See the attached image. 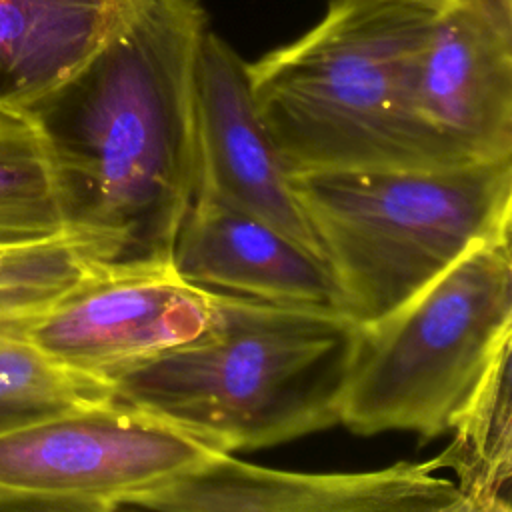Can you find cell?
<instances>
[{"instance_id": "6da1fadb", "label": "cell", "mask_w": 512, "mask_h": 512, "mask_svg": "<svg viewBox=\"0 0 512 512\" xmlns=\"http://www.w3.org/2000/svg\"><path fill=\"white\" fill-rule=\"evenodd\" d=\"M204 28L196 0H136L74 74L22 112L48 148L70 230L106 268L172 266L198 186L194 66Z\"/></svg>"}, {"instance_id": "7a4b0ae2", "label": "cell", "mask_w": 512, "mask_h": 512, "mask_svg": "<svg viewBox=\"0 0 512 512\" xmlns=\"http://www.w3.org/2000/svg\"><path fill=\"white\" fill-rule=\"evenodd\" d=\"M356 334L338 308L218 294L212 332L124 374L112 394L224 454L278 446L338 424Z\"/></svg>"}, {"instance_id": "3957f363", "label": "cell", "mask_w": 512, "mask_h": 512, "mask_svg": "<svg viewBox=\"0 0 512 512\" xmlns=\"http://www.w3.org/2000/svg\"><path fill=\"white\" fill-rule=\"evenodd\" d=\"M446 0H332L288 46L248 64L258 118L288 174L444 170L414 122L418 48Z\"/></svg>"}, {"instance_id": "277c9868", "label": "cell", "mask_w": 512, "mask_h": 512, "mask_svg": "<svg viewBox=\"0 0 512 512\" xmlns=\"http://www.w3.org/2000/svg\"><path fill=\"white\" fill-rule=\"evenodd\" d=\"M338 310L374 322L472 248L510 238L512 156L444 170L290 174Z\"/></svg>"}, {"instance_id": "5b68a950", "label": "cell", "mask_w": 512, "mask_h": 512, "mask_svg": "<svg viewBox=\"0 0 512 512\" xmlns=\"http://www.w3.org/2000/svg\"><path fill=\"white\" fill-rule=\"evenodd\" d=\"M512 346L510 238L480 244L390 314L358 324L342 390L350 432H410L422 444L452 430Z\"/></svg>"}, {"instance_id": "8992f818", "label": "cell", "mask_w": 512, "mask_h": 512, "mask_svg": "<svg viewBox=\"0 0 512 512\" xmlns=\"http://www.w3.org/2000/svg\"><path fill=\"white\" fill-rule=\"evenodd\" d=\"M218 294L192 286L174 268H102L68 292L34 304L0 306V338L114 384L146 362L212 332Z\"/></svg>"}, {"instance_id": "52a82bcc", "label": "cell", "mask_w": 512, "mask_h": 512, "mask_svg": "<svg viewBox=\"0 0 512 512\" xmlns=\"http://www.w3.org/2000/svg\"><path fill=\"white\" fill-rule=\"evenodd\" d=\"M218 454L224 452L112 398L0 436V494L124 506Z\"/></svg>"}, {"instance_id": "ba28073f", "label": "cell", "mask_w": 512, "mask_h": 512, "mask_svg": "<svg viewBox=\"0 0 512 512\" xmlns=\"http://www.w3.org/2000/svg\"><path fill=\"white\" fill-rule=\"evenodd\" d=\"M410 110L442 168L512 156V0H446L416 52Z\"/></svg>"}, {"instance_id": "9c48e42d", "label": "cell", "mask_w": 512, "mask_h": 512, "mask_svg": "<svg viewBox=\"0 0 512 512\" xmlns=\"http://www.w3.org/2000/svg\"><path fill=\"white\" fill-rule=\"evenodd\" d=\"M148 512H510L470 500L426 462L362 472H296L218 454L134 496Z\"/></svg>"}, {"instance_id": "30bf717a", "label": "cell", "mask_w": 512, "mask_h": 512, "mask_svg": "<svg viewBox=\"0 0 512 512\" xmlns=\"http://www.w3.org/2000/svg\"><path fill=\"white\" fill-rule=\"evenodd\" d=\"M194 98L196 194L266 222L324 262L320 244L290 188V174L258 118L248 64L208 26L196 50Z\"/></svg>"}, {"instance_id": "8fae6325", "label": "cell", "mask_w": 512, "mask_h": 512, "mask_svg": "<svg viewBox=\"0 0 512 512\" xmlns=\"http://www.w3.org/2000/svg\"><path fill=\"white\" fill-rule=\"evenodd\" d=\"M172 268L188 284L218 294L338 308L322 260L266 222L200 194L176 232Z\"/></svg>"}, {"instance_id": "7c38bea8", "label": "cell", "mask_w": 512, "mask_h": 512, "mask_svg": "<svg viewBox=\"0 0 512 512\" xmlns=\"http://www.w3.org/2000/svg\"><path fill=\"white\" fill-rule=\"evenodd\" d=\"M136 0H0V112L22 114L74 74Z\"/></svg>"}, {"instance_id": "4fadbf2b", "label": "cell", "mask_w": 512, "mask_h": 512, "mask_svg": "<svg viewBox=\"0 0 512 512\" xmlns=\"http://www.w3.org/2000/svg\"><path fill=\"white\" fill-rule=\"evenodd\" d=\"M510 396V350H506L456 418L450 444L428 460L436 472L452 470L456 486L478 504H508L512 474Z\"/></svg>"}, {"instance_id": "5bb4252c", "label": "cell", "mask_w": 512, "mask_h": 512, "mask_svg": "<svg viewBox=\"0 0 512 512\" xmlns=\"http://www.w3.org/2000/svg\"><path fill=\"white\" fill-rule=\"evenodd\" d=\"M70 232L48 148L22 114L0 112V244Z\"/></svg>"}, {"instance_id": "9a60e30c", "label": "cell", "mask_w": 512, "mask_h": 512, "mask_svg": "<svg viewBox=\"0 0 512 512\" xmlns=\"http://www.w3.org/2000/svg\"><path fill=\"white\" fill-rule=\"evenodd\" d=\"M112 398L110 384L74 372L24 342L0 338V436Z\"/></svg>"}, {"instance_id": "2e32d148", "label": "cell", "mask_w": 512, "mask_h": 512, "mask_svg": "<svg viewBox=\"0 0 512 512\" xmlns=\"http://www.w3.org/2000/svg\"><path fill=\"white\" fill-rule=\"evenodd\" d=\"M106 268L80 232L0 244V306L34 304L68 292Z\"/></svg>"}, {"instance_id": "e0dca14e", "label": "cell", "mask_w": 512, "mask_h": 512, "mask_svg": "<svg viewBox=\"0 0 512 512\" xmlns=\"http://www.w3.org/2000/svg\"><path fill=\"white\" fill-rule=\"evenodd\" d=\"M0 512H120V506L94 502V500H80V498L44 496V494H28V492H2Z\"/></svg>"}]
</instances>
